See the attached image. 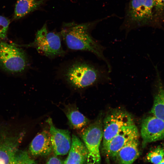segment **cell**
Returning a JSON list of instances; mask_svg holds the SVG:
<instances>
[{
  "mask_svg": "<svg viewBox=\"0 0 164 164\" xmlns=\"http://www.w3.org/2000/svg\"><path fill=\"white\" fill-rule=\"evenodd\" d=\"M48 0H17L15 6L13 20L22 18L39 9Z\"/></svg>",
  "mask_w": 164,
  "mask_h": 164,
  "instance_id": "15",
  "label": "cell"
},
{
  "mask_svg": "<svg viewBox=\"0 0 164 164\" xmlns=\"http://www.w3.org/2000/svg\"><path fill=\"white\" fill-rule=\"evenodd\" d=\"M65 112L71 126L74 129H81L89 122L88 119L75 107L68 106Z\"/></svg>",
  "mask_w": 164,
  "mask_h": 164,
  "instance_id": "17",
  "label": "cell"
},
{
  "mask_svg": "<svg viewBox=\"0 0 164 164\" xmlns=\"http://www.w3.org/2000/svg\"><path fill=\"white\" fill-rule=\"evenodd\" d=\"M164 157V148L158 147L151 151L147 155V159L154 164H158Z\"/></svg>",
  "mask_w": 164,
  "mask_h": 164,
  "instance_id": "19",
  "label": "cell"
},
{
  "mask_svg": "<svg viewBox=\"0 0 164 164\" xmlns=\"http://www.w3.org/2000/svg\"><path fill=\"white\" fill-rule=\"evenodd\" d=\"M50 126L49 132L53 150L56 155L67 154L70 148L72 137L68 130L57 128L54 125L52 119L49 118L47 120Z\"/></svg>",
  "mask_w": 164,
  "mask_h": 164,
  "instance_id": "10",
  "label": "cell"
},
{
  "mask_svg": "<svg viewBox=\"0 0 164 164\" xmlns=\"http://www.w3.org/2000/svg\"><path fill=\"white\" fill-rule=\"evenodd\" d=\"M141 134L143 145L164 139V121L155 116L144 118L141 124Z\"/></svg>",
  "mask_w": 164,
  "mask_h": 164,
  "instance_id": "9",
  "label": "cell"
},
{
  "mask_svg": "<svg viewBox=\"0 0 164 164\" xmlns=\"http://www.w3.org/2000/svg\"><path fill=\"white\" fill-rule=\"evenodd\" d=\"M87 155V151L84 144L78 137L72 135L71 146L63 164H84Z\"/></svg>",
  "mask_w": 164,
  "mask_h": 164,
  "instance_id": "13",
  "label": "cell"
},
{
  "mask_svg": "<svg viewBox=\"0 0 164 164\" xmlns=\"http://www.w3.org/2000/svg\"><path fill=\"white\" fill-rule=\"evenodd\" d=\"M154 7L158 11H160L164 9V0H154Z\"/></svg>",
  "mask_w": 164,
  "mask_h": 164,
  "instance_id": "21",
  "label": "cell"
},
{
  "mask_svg": "<svg viewBox=\"0 0 164 164\" xmlns=\"http://www.w3.org/2000/svg\"><path fill=\"white\" fill-rule=\"evenodd\" d=\"M154 7V0H130L122 27L128 31L146 23L152 17Z\"/></svg>",
  "mask_w": 164,
  "mask_h": 164,
  "instance_id": "6",
  "label": "cell"
},
{
  "mask_svg": "<svg viewBox=\"0 0 164 164\" xmlns=\"http://www.w3.org/2000/svg\"><path fill=\"white\" fill-rule=\"evenodd\" d=\"M29 152L35 156L49 155L53 150L49 131L44 130L38 134L31 142Z\"/></svg>",
  "mask_w": 164,
  "mask_h": 164,
  "instance_id": "12",
  "label": "cell"
},
{
  "mask_svg": "<svg viewBox=\"0 0 164 164\" xmlns=\"http://www.w3.org/2000/svg\"><path fill=\"white\" fill-rule=\"evenodd\" d=\"M97 22L81 24L65 23L60 32L67 47L73 51H88L104 61L110 73L111 66L104 55V47L91 35V31Z\"/></svg>",
  "mask_w": 164,
  "mask_h": 164,
  "instance_id": "1",
  "label": "cell"
},
{
  "mask_svg": "<svg viewBox=\"0 0 164 164\" xmlns=\"http://www.w3.org/2000/svg\"><path fill=\"white\" fill-rule=\"evenodd\" d=\"M46 164H63V163L60 159L53 156L49 159Z\"/></svg>",
  "mask_w": 164,
  "mask_h": 164,
  "instance_id": "22",
  "label": "cell"
},
{
  "mask_svg": "<svg viewBox=\"0 0 164 164\" xmlns=\"http://www.w3.org/2000/svg\"><path fill=\"white\" fill-rule=\"evenodd\" d=\"M138 138L129 141L119 150L116 156L119 164H131L138 157Z\"/></svg>",
  "mask_w": 164,
  "mask_h": 164,
  "instance_id": "14",
  "label": "cell"
},
{
  "mask_svg": "<svg viewBox=\"0 0 164 164\" xmlns=\"http://www.w3.org/2000/svg\"><path fill=\"white\" fill-rule=\"evenodd\" d=\"M103 135V129L99 122L92 124L83 132L82 138L87 151V164H100L99 147Z\"/></svg>",
  "mask_w": 164,
  "mask_h": 164,
  "instance_id": "8",
  "label": "cell"
},
{
  "mask_svg": "<svg viewBox=\"0 0 164 164\" xmlns=\"http://www.w3.org/2000/svg\"><path fill=\"white\" fill-rule=\"evenodd\" d=\"M29 66L28 58L22 49L0 40V67L11 73L22 72Z\"/></svg>",
  "mask_w": 164,
  "mask_h": 164,
  "instance_id": "5",
  "label": "cell"
},
{
  "mask_svg": "<svg viewBox=\"0 0 164 164\" xmlns=\"http://www.w3.org/2000/svg\"><path fill=\"white\" fill-rule=\"evenodd\" d=\"M134 123L127 112L116 110L107 114L104 121L103 147L104 150L111 140L125 126Z\"/></svg>",
  "mask_w": 164,
  "mask_h": 164,
  "instance_id": "7",
  "label": "cell"
},
{
  "mask_svg": "<svg viewBox=\"0 0 164 164\" xmlns=\"http://www.w3.org/2000/svg\"><path fill=\"white\" fill-rule=\"evenodd\" d=\"M138 128L134 124L124 127L108 143L104 150L112 158L116 157L121 148L129 141L138 138Z\"/></svg>",
  "mask_w": 164,
  "mask_h": 164,
  "instance_id": "11",
  "label": "cell"
},
{
  "mask_svg": "<svg viewBox=\"0 0 164 164\" xmlns=\"http://www.w3.org/2000/svg\"><path fill=\"white\" fill-rule=\"evenodd\" d=\"M62 39L60 32L49 31L45 23L37 31L34 41L28 46L35 48L42 55L54 59L65 54L62 45Z\"/></svg>",
  "mask_w": 164,
  "mask_h": 164,
  "instance_id": "3",
  "label": "cell"
},
{
  "mask_svg": "<svg viewBox=\"0 0 164 164\" xmlns=\"http://www.w3.org/2000/svg\"><path fill=\"white\" fill-rule=\"evenodd\" d=\"M60 78L72 87L82 89L109 78L107 71L83 59H76L65 64L59 72Z\"/></svg>",
  "mask_w": 164,
  "mask_h": 164,
  "instance_id": "2",
  "label": "cell"
},
{
  "mask_svg": "<svg viewBox=\"0 0 164 164\" xmlns=\"http://www.w3.org/2000/svg\"><path fill=\"white\" fill-rule=\"evenodd\" d=\"M157 73V89L151 111L153 115L164 121V87L158 72Z\"/></svg>",
  "mask_w": 164,
  "mask_h": 164,
  "instance_id": "16",
  "label": "cell"
},
{
  "mask_svg": "<svg viewBox=\"0 0 164 164\" xmlns=\"http://www.w3.org/2000/svg\"><path fill=\"white\" fill-rule=\"evenodd\" d=\"M158 164H164V157Z\"/></svg>",
  "mask_w": 164,
  "mask_h": 164,
  "instance_id": "23",
  "label": "cell"
},
{
  "mask_svg": "<svg viewBox=\"0 0 164 164\" xmlns=\"http://www.w3.org/2000/svg\"><path fill=\"white\" fill-rule=\"evenodd\" d=\"M25 134L19 126L0 123V164H11Z\"/></svg>",
  "mask_w": 164,
  "mask_h": 164,
  "instance_id": "4",
  "label": "cell"
},
{
  "mask_svg": "<svg viewBox=\"0 0 164 164\" xmlns=\"http://www.w3.org/2000/svg\"><path fill=\"white\" fill-rule=\"evenodd\" d=\"M10 22L8 18L0 15V39H5L6 37Z\"/></svg>",
  "mask_w": 164,
  "mask_h": 164,
  "instance_id": "20",
  "label": "cell"
},
{
  "mask_svg": "<svg viewBox=\"0 0 164 164\" xmlns=\"http://www.w3.org/2000/svg\"><path fill=\"white\" fill-rule=\"evenodd\" d=\"M11 164H36L26 151L18 149L14 155Z\"/></svg>",
  "mask_w": 164,
  "mask_h": 164,
  "instance_id": "18",
  "label": "cell"
}]
</instances>
